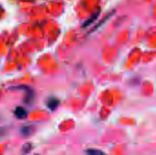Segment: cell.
I'll use <instances>...</instances> for the list:
<instances>
[{"label":"cell","mask_w":156,"mask_h":155,"mask_svg":"<svg viewBox=\"0 0 156 155\" xmlns=\"http://www.w3.org/2000/svg\"><path fill=\"white\" fill-rule=\"evenodd\" d=\"M59 102H60V101H59V100H58V98L51 96V97L48 98V100H46V105H47V107H48L50 111H55V110L58 107Z\"/></svg>","instance_id":"6da1fadb"},{"label":"cell","mask_w":156,"mask_h":155,"mask_svg":"<svg viewBox=\"0 0 156 155\" xmlns=\"http://www.w3.org/2000/svg\"><path fill=\"white\" fill-rule=\"evenodd\" d=\"M14 114L15 116L21 120V119H26L27 116V111H26V109H24L23 107H16V110L14 111Z\"/></svg>","instance_id":"7a4b0ae2"},{"label":"cell","mask_w":156,"mask_h":155,"mask_svg":"<svg viewBox=\"0 0 156 155\" xmlns=\"http://www.w3.org/2000/svg\"><path fill=\"white\" fill-rule=\"evenodd\" d=\"M20 132L24 136H30L34 132V128L32 126H23Z\"/></svg>","instance_id":"3957f363"},{"label":"cell","mask_w":156,"mask_h":155,"mask_svg":"<svg viewBox=\"0 0 156 155\" xmlns=\"http://www.w3.org/2000/svg\"><path fill=\"white\" fill-rule=\"evenodd\" d=\"M99 16H100V12L99 11H97V12H95V13H93L92 15H91V16L83 24V27H87L88 26H90L91 23H93L96 19H98V17H99Z\"/></svg>","instance_id":"277c9868"},{"label":"cell","mask_w":156,"mask_h":155,"mask_svg":"<svg viewBox=\"0 0 156 155\" xmlns=\"http://www.w3.org/2000/svg\"><path fill=\"white\" fill-rule=\"evenodd\" d=\"M33 144L31 143H25L24 145H23V147H22V151H21V153H23V154H28L32 150H33Z\"/></svg>","instance_id":"5b68a950"},{"label":"cell","mask_w":156,"mask_h":155,"mask_svg":"<svg viewBox=\"0 0 156 155\" xmlns=\"http://www.w3.org/2000/svg\"><path fill=\"white\" fill-rule=\"evenodd\" d=\"M86 154L87 155H106L105 153H103L101 150L98 149H88L86 151Z\"/></svg>","instance_id":"8992f818"},{"label":"cell","mask_w":156,"mask_h":155,"mask_svg":"<svg viewBox=\"0 0 156 155\" xmlns=\"http://www.w3.org/2000/svg\"><path fill=\"white\" fill-rule=\"evenodd\" d=\"M36 155H38V154H36Z\"/></svg>","instance_id":"52a82bcc"}]
</instances>
